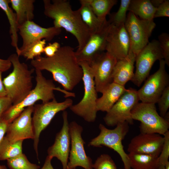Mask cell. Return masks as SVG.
I'll use <instances>...</instances> for the list:
<instances>
[{"mask_svg":"<svg viewBox=\"0 0 169 169\" xmlns=\"http://www.w3.org/2000/svg\"><path fill=\"white\" fill-rule=\"evenodd\" d=\"M36 84L26 97L20 103L12 105L2 115L1 118L8 124L11 123L26 108L34 105L37 101L46 102L55 98L54 90L62 92L65 95L67 91L59 87H56L51 79H47L41 71L35 69Z\"/></svg>","mask_w":169,"mask_h":169,"instance_id":"277c9868","label":"cell"},{"mask_svg":"<svg viewBox=\"0 0 169 169\" xmlns=\"http://www.w3.org/2000/svg\"><path fill=\"white\" fill-rule=\"evenodd\" d=\"M30 64L35 69L50 72L54 79L68 91H72L82 79L83 69L74 49L69 46L60 47L52 57H36Z\"/></svg>","mask_w":169,"mask_h":169,"instance_id":"6da1fadb","label":"cell"},{"mask_svg":"<svg viewBox=\"0 0 169 169\" xmlns=\"http://www.w3.org/2000/svg\"><path fill=\"white\" fill-rule=\"evenodd\" d=\"M164 142L163 146L158 156V169H164L169 158V131H167L163 135Z\"/></svg>","mask_w":169,"mask_h":169,"instance_id":"d6a6232c","label":"cell"},{"mask_svg":"<svg viewBox=\"0 0 169 169\" xmlns=\"http://www.w3.org/2000/svg\"><path fill=\"white\" fill-rule=\"evenodd\" d=\"M137 91L132 88L127 89L118 100L112 107L103 118L108 126H116L118 123L125 122L132 124L131 112L139 102Z\"/></svg>","mask_w":169,"mask_h":169,"instance_id":"30bf717a","label":"cell"},{"mask_svg":"<svg viewBox=\"0 0 169 169\" xmlns=\"http://www.w3.org/2000/svg\"><path fill=\"white\" fill-rule=\"evenodd\" d=\"M43 2L44 15L54 20V26L64 28L73 35L78 44L76 51L81 50L91 33L82 20L78 10H73L68 0H44Z\"/></svg>","mask_w":169,"mask_h":169,"instance_id":"7a4b0ae2","label":"cell"},{"mask_svg":"<svg viewBox=\"0 0 169 169\" xmlns=\"http://www.w3.org/2000/svg\"><path fill=\"white\" fill-rule=\"evenodd\" d=\"M34 0H10L18 26L34 18Z\"/></svg>","mask_w":169,"mask_h":169,"instance_id":"603a6c76","label":"cell"},{"mask_svg":"<svg viewBox=\"0 0 169 169\" xmlns=\"http://www.w3.org/2000/svg\"><path fill=\"white\" fill-rule=\"evenodd\" d=\"M69 127L71 149L67 169H73L77 166H81L84 169H93L92 160L87 155L84 149L85 142L81 136L82 127L73 121L69 124Z\"/></svg>","mask_w":169,"mask_h":169,"instance_id":"5bb4252c","label":"cell"},{"mask_svg":"<svg viewBox=\"0 0 169 169\" xmlns=\"http://www.w3.org/2000/svg\"><path fill=\"white\" fill-rule=\"evenodd\" d=\"M2 72L0 71V98L7 96L6 92L2 79Z\"/></svg>","mask_w":169,"mask_h":169,"instance_id":"7bdbcfd3","label":"cell"},{"mask_svg":"<svg viewBox=\"0 0 169 169\" xmlns=\"http://www.w3.org/2000/svg\"><path fill=\"white\" fill-rule=\"evenodd\" d=\"M159 42L162 49L163 59L165 64L169 66V35L165 33H163L158 37Z\"/></svg>","mask_w":169,"mask_h":169,"instance_id":"d590c367","label":"cell"},{"mask_svg":"<svg viewBox=\"0 0 169 169\" xmlns=\"http://www.w3.org/2000/svg\"><path fill=\"white\" fill-rule=\"evenodd\" d=\"M117 59L107 52H103L89 64L93 73L96 90L101 93L113 82L112 74Z\"/></svg>","mask_w":169,"mask_h":169,"instance_id":"2e32d148","label":"cell"},{"mask_svg":"<svg viewBox=\"0 0 169 169\" xmlns=\"http://www.w3.org/2000/svg\"><path fill=\"white\" fill-rule=\"evenodd\" d=\"M8 59L13 65V70L3 82L7 96L15 105L22 101L33 89L32 74L35 69H29L26 64L21 63L17 54H11Z\"/></svg>","mask_w":169,"mask_h":169,"instance_id":"3957f363","label":"cell"},{"mask_svg":"<svg viewBox=\"0 0 169 169\" xmlns=\"http://www.w3.org/2000/svg\"><path fill=\"white\" fill-rule=\"evenodd\" d=\"M131 113L133 120L141 122V133H157L163 136L168 131L169 121L159 114L155 104L138 102Z\"/></svg>","mask_w":169,"mask_h":169,"instance_id":"ba28073f","label":"cell"},{"mask_svg":"<svg viewBox=\"0 0 169 169\" xmlns=\"http://www.w3.org/2000/svg\"><path fill=\"white\" fill-rule=\"evenodd\" d=\"M88 1L95 14L102 21L106 20V16L110 14L111 8L118 2L117 0H88Z\"/></svg>","mask_w":169,"mask_h":169,"instance_id":"f1b7e54d","label":"cell"},{"mask_svg":"<svg viewBox=\"0 0 169 169\" xmlns=\"http://www.w3.org/2000/svg\"><path fill=\"white\" fill-rule=\"evenodd\" d=\"M80 7L78 10L82 20L87 26L91 34L98 29L106 20L99 19L92 10L88 0H80Z\"/></svg>","mask_w":169,"mask_h":169,"instance_id":"d4e9b609","label":"cell"},{"mask_svg":"<svg viewBox=\"0 0 169 169\" xmlns=\"http://www.w3.org/2000/svg\"><path fill=\"white\" fill-rule=\"evenodd\" d=\"M124 25L130 41L129 53L136 57L149 43V38L156 27V23L153 20L141 19L129 12Z\"/></svg>","mask_w":169,"mask_h":169,"instance_id":"9c48e42d","label":"cell"},{"mask_svg":"<svg viewBox=\"0 0 169 169\" xmlns=\"http://www.w3.org/2000/svg\"><path fill=\"white\" fill-rule=\"evenodd\" d=\"M156 10L150 0H131L128 8L140 19L148 20H153Z\"/></svg>","mask_w":169,"mask_h":169,"instance_id":"cb8c5ba5","label":"cell"},{"mask_svg":"<svg viewBox=\"0 0 169 169\" xmlns=\"http://www.w3.org/2000/svg\"><path fill=\"white\" fill-rule=\"evenodd\" d=\"M100 133L92 139L88 146L96 147L106 146L116 151L120 157L124 169H131L128 154L125 152L122 141L128 132L129 123L127 122L118 123L114 129H110L100 124Z\"/></svg>","mask_w":169,"mask_h":169,"instance_id":"8992f818","label":"cell"},{"mask_svg":"<svg viewBox=\"0 0 169 169\" xmlns=\"http://www.w3.org/2000/svg\"><path fill=\"white\" fill-rule=\"evenodd\" d=\"M10 0H0V8L5 13L10 25L9 33L11 35V44L16 50V54L19 51L18 45V25L15 13L9 6Z\"/></svg>","mask_w":169,"mask_h":169,"instance_id":"4316f807","label":"cell"},{"mask_svg":"<svg viewBox=\"0 0 169 169\" xmlns=\"http://www.w3.org/2000/svg\"><path fill=\"white\" fill-rule=\"evenodd\" d=\"M164 169H169V161H168L166 164Z\"/></svg>","mask_w":169,"mask_h":169,"instance_id":"ee69618b","label":"cell"},{"mask_svg":"<svg viewBox=\"0 0 169 169\" xmlns=\"http://www.w3.org/2000/svg\"><path fill=\"white\" fill-rule=\"evenodd\" d=\"M8 124L1 117L0 118V144L6 134Z\"/></svg>","mask_w":169,"mask_h":169,"instance_id":"ab89813d","label":"cell"},{"mask_svg":"<svg viewBox=\"0 0 169 169\" xmlns=\"http://www.w3.org/2000/svg\"><path fill=\"white\" fill-rule=\"evenodd\" d=\"M111 25L106 20L98 29L91 34L83 48L75 51L78 62L83 61L90 64L98 55L105 51L106 38Z\"/></svg>","mask_w":169,"mask_h":169,"instance_id":"9a60e30c","label":"cell"},{"mask_svg":"<svg viewBox=\"0 0 169 169\" xmlns=\"http://www.w3.org/2000/svg\"><path fill=\"white\" fill-rule=\"evenodd\" d=\"M79 63L83 71L82 80L84 85V95L78 103L73 105L69 108L74 113L86 121L93 122L95 120L98 111L96 107L97 92L89 64L83 61Z\"/></svg>","mask_w":169,"mask_h":169,"instance_id":"5b68a950","label":"cell"},{"mask_svg":"<svg viewBox=\"0 0 169 169\" xmlns=\"http://www.w3.org/2000/svg\"><path fill=\"white\" fill-rule=\"evenodd\" d=\"M131 0H121L119 8L115 13L110 14L108 21L112 25H118L125 24L126 18V12L128 11Z\"/></svg>","mask_w":169,"mask_h":169,"instance_id":"4dcf8cb0","label":"cell"},{"mask_svg":"<svg viewBox=\"0 0 169 169\" xmlns=\"http://www.w3.org/2000/svg\"><path fill=\"white\" fill-rule=\"evenodd\" d=\"M61 28L54 26L43 28L33 21H28L18 26L19 33L23 40V44L17 54L22 56L32 45L38 41L45 39L46 41L52 40L59 35Z\"/></svg>","mask_w":169,"mask_h":169,"instance_id":"4fadbf2b","label":"cell"},{"mask_svg":"<svg viewBox=\"0 0 169 169\" xmlns=\"http://www.w3.org/2000/svg\"><path fill=\"white\" fill-rule=\"evenodd\" d=\"M136 56L131 53H129L125 58L117 60L112 72L113 82L120 85H125L133 78L134 64Z\"/></svg>","mask_w":169,"mask_h":169,"instance_id":"44dd1931","label":"cell"},{"mask_svg":"<svg viewBox=\"0 0 169 169\" xmlns=\"http://www.w3.org/2000/svg\"><path fill=\"white\" fill-rule=\"evenodd\" d=\"M60 47V44L58 42H55L52 43H49L45 46L44 53L46 57H51L54 56Z\"/></svg>","mask_w":169,"mask_h":169,"instance_id":"74e56055","label":"cell"},{"mask_svg":"<svg viewBox=\"0 0 169 169\" xmlns=\"http://www.w3.org/2000/svg\"><path fill=\"white\" fill-rule=\"evenodd\" d=\"M119 169H124H124L120 168Z\"/></svg>","mask_w":169,"mask_h":169,"instance_id":"bcb514c9","label":"cell"},{"mask_svg":"<svg viewBox=\"0 0 169 169\" xmlns=\"http://www.w3.org/2000/svg\"><path fill=\"white\" fill-rule=\"evenodd\" d=\"M157 103L158 104L159 115L164 117L169 108V86L165 89Z\"/></svg>","mask_w":169,"mask_h":169,"instance_id":"e575fe53","label":"cell"},{"mask_svg":"<svg viewBox=\"0 0 169 169\" xmlns=\"http://www.w3.org/2000/svg\"><path fill=\"white\" fill-rule=\"evenodd\" d=\"M46 41L45 39L38 41L32 45L22 56L27 59L31 60L33 59L34 58L40 56L41 54L44 53Z\"/></svg>","mask_w":169,"mask_h":169,"instance_id":"836d02e7","label":"cell"},{"mask_svg":"<svg viewBox=\"0 0 169 169\" xmlns=\"http://www.w3.org/2000/svg\"><path fill=\"white\" fill-rule=\"evenodd\" d=\"M163 59V51L159 41L154 39L149 42L136 57V70L131 81L140 86L149 76L154 63Z\"/></svg>","mask_w":169,"mask_h":169,"instance_id":"8fae6325","label":"cell"},{"mask_svg":"<svg viewBox=\"0 0 169 169\" xmlns=\"http://www.w3.org/2000/svg\"><path fill=\"white\" fill-rule=\"evenodd\" d=\"M12 105L11 100L7 96L0 98V118Z\"/></svg>","mask_w":169,"mask_h":169,"instance_id":"f35d334b","label":"cell"},{"mask_svg":"<svg viewBox=\"0 0 169 169\" xmlns=\"http://www.w3.org/2000/svg\"><path fill=\"white\" fill-rule=\"evenodd\" d=\"M158 69L149 76L142 86L137 91L139 100L144 103L156 104L166 88L169 86V76L164 59L159 60Z\"/></svg>","mask_w":169,"mask_h":169,"instance_id":"7c38bea8","label":"cell"},{"mask_svg":"<svg viewBox=\"0 0 169 169\" xmlns=\"http://www.w3.org/2000/svg\"><path fill=\"white\" fill-rule=\"evenodd\" d=\"M63 124L59 132L57 133L54 144L48 149L49 156L57 158L62 165L63 169H67L70 150L71 138L69 132L68 112L64 111L62 114Z\"/></svg>","mask_w":169,"mask_h":169,"instance_id":"d6986e66","label":"cell"},{"mask_svg":"<svg viewBox=\"0 0 169 169\" xmlns=\"http://www.w3.org/2000/svg\"><path fill=\"white\" fill-rule=\"evenodd\" d=\"M23 141L12 142L4 136L0 144V161L7 160L22 154Z\"/></svg>","mask_w":169,"mask_h":169,"instance_id":"83f0119b","label":"cell"},{"mask_svg":"<svg viewBox=\"0 0 169 169\" xmlns=\"http://www.w3.org/2000/svg\"><path fill=\"white\" fill-rule=\"evenodd\" d=\"M76 169V168H74V169Z\"/></svg>","mask_w":169,"mask_h":169,"instance_id":"7dc6e473","label":"cell"},{"mask_svg":"<svg viewBox=\"0 0 169 169\" xmlns=\"http://www.w3.org/2000/svg\"><path fill=\"white\" fill-rule=\"evenodd\" d=\"M33 107L34 105H32L26 108L8 124L5 136L10 141L14 142L28 139L33 140L34 136L32 117Z\"/></svg>","mask_w":169,"mask_h":169,"instance_id":"e0dca14e","label":"cell"},{"mask_svg":"<svg viewBox=\"0 0 169 169\" xmlns=\"http://www.w3.org/2000/svg\"><path fill=\"white\" fill-rule=\"evenodd\" d=\"M7 164L10 169H39L40 168L39 166L29 162L23 153L7 160Z\"/></svg>","mask_w":169,"mask_h":169,"instance_id":"f546056e","label":"cell"},{"mask_svg":"<svg viewBox=\"0 0 169 169\" xmlns=\"http://www.w3.org/2000/svg\"><path fill=\"white\" fill-rule=\"evenodd\" d=\"M94 169H117L116 165L111 157L107 154L99 156L92 165Z\"/></svg>","mask_w":169,"mask_h":169,"instance_id":"1f68e13d","label":"cell"},{"mask_svg":"<svg viewBox=\"0 0 169 169\" xmlns=\"http://www.w3.org/2000/svg\"><path fill=\"white\" fill-rule=\"evenodd\" d=\"M52 159V158L47 156L43 167L39 169H54L51 164Z\"/></svg>","mask_w":169,"mask_h":169,"instance_id":"b9f144b4","label":"cell"},{"mask_svg":"<svg viewBox=\"0 0 169 169\" xmlns=\"http://www.w3.org/2000/svg\"><path fill=\"white\" fill-rule=\"evenodd\" d=\"M12 65L10 61L8 59H0V71L2 72L8 70Z\"/></svg>","mask_w":169,"mask_h":169,"instance_id":"60d3db41","label":"cell"},{"mask_svg":"<svg viewBox=\"0 0 169 169\" xmlns=\"http://www.w3.org/2000/svg\"><path fill=\"white\" fill-rule=\"evenodd\" d=\"M111 25L106 38L105 51L118 60L128 55L130 45L129 36L124 24Z\"/></svg>","mask_w":169,"mask_h":169,"instance_id":"ac0fdd59","label":"cell"},{"mask_svg":"<svg viewBox=\"0 0 169 169\" xmlns=\"http://www.w3.org/2000/svg\"><path fill=\"white\" fill-rule=\"evenodd\" d=\"M164 137L157 133H140L133 138L128 144L127 151L159 156L162 149Z\"/></svg>","mask_w":169,"mask_h":169,"instance_id":"ffe728a7","label":"cell"},{"mask_svg":"<svg viewBox=\"0 0 169 169\" xmlns=\"http://www.w3.org/2000/svg\"><path fill=\"white\" fill-rule=\"evenodd\" d=\"M128 155L131 169H158V156L134 152Z\"/></svg>","mask_w":169,"mask_h":169,"instance_id":"484cf974","label":"cell"},{"mask_svg":"<svg viewBox=\"0 0 169 169\" xmlns=\"http://www.w3.org/2000/svg\"><path fill=\"white\" fill-rule=\"evenodd\" d=\"M0 169H8L5 166L0 165Z\"/></svg>","mask_w":169,"mask_h":169,"instance_id":"f6af8a7d","label":"cell"},{"mask_svg":"<svg viewBox=\"0 0 169 169\" xmlns=\"http://www.w3.org/2000/svg\"><path fill=\"white\" fill-rule=\"evenodd\" d=\"M125 86L112 82L103 90L102 96L96 100L98 111L107 112L126 90Z\"/></svg>","mask_w":169,"mask_h":169,"instance_id":"7402d4cb","label":"cell"},{"mask_svg":"<svg viewBox=\"0 0 169 169\" xmlns=\"http://www.w3.org/2000/svg\"><path fill=\"white\" fill-rule=\"evenodd\" d=\"M73 100L67 98L62 102H58L55 98L46 102L34 105L32 122L34 137L33 147L37 157L38 146L40 133L49 125L55 115L64 111L73 105Z\"/></svg>","mask_w":169,"mask_h":169,"instance_id":"52a82bcc","label":"cell"},{"mask_svg":"<svg viewBox=\"0 0 169 169\" xmlns=\"http://www.w3.org/2000/svg\"><path fill=\"white\" fill-rule=\"evenodd\" d=\"M169 17V1L163 0L156 8L154 18L160 17Z\"/></svg>","mask_w":169,"mask_h":169,"instance_id":"8d00e7d4","label":"cell"}]
</instances>
